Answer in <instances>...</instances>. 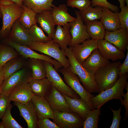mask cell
Listing matches in <instances>:
<instances>
[{"label": "cell", "mask_w": 128, "mask_h": 128, "mask_svg": "<svg viewBox=\"0 0 128 128\" xmlns=\"http://www.w3.org/2000/svg\"><path fill=\"white\" fill-rule=\"evenodd\" d=\"M121 64L119 60L110 63L101 68L94 74L97 92L100 93L113 86L119 77L120 67Z\"/></svg>", "instance_id": "cell-1"}, {"label": "cell", "mask_w": 128, "mask_h": 128, "mask_svg": "<svg viewBox=\"0 0 128 128\" xmlns=\"http://www.w3.org/2000/svg\"><path fill=\"white\" fill-rule=\"evenodd\" d=\"M128 73L119 77L115 84L91 99L94 109L101 108L108 101L113 99H122L124 90L128 84Z\"/></svg>", "instance_id": "cell-2"}, {"label": "cell", "mask_w": 128, "mask_h": 128, "mask_svg": "<svg viewBox=\"0 0 128 128\" xmlns=\"http://www.w3.org/2000/svg\"><path fill=\"white\" fill-rule=\"evenodd\" d=\"M65 53L69 62V69L78 77L85 89L90 93L97 92L94 74L88 72L77 61L70 47L67 48Z\"/></svg>", "instance_id": "cell-3"}, {"label": "cell", "mask_w": 128, "mask_h": 128, "mask_svg": "<svg viewBox=\"0 0 128 128\" xmlns=\"http://www.w3.org/2000/svg\"><path fill=\"white\" fill-rule=\"evenodd\" d=\"M2 16V24L0 29V40L8 37L11 27L15 22L20 16L23 8L14 3L8 5H0Z\"/></svg>", "instance_id": "cell-4"}, {"label": "cell", "mask_w": 128, "mask_h": 128, "mask_svg": "<svg viewBox=\"0 0 128 128\" xmlns=\"http://www.w3.org/2000/svg\"><path fill=\"white\" fill-rule=\"evenodd\" d=\"M29 47L34 50L52 57L59 62L64 68L70 67L69 60L66 57L65 52L61 49L59 44L52 40L46 43L32 42Z\"/></svg>", "instance_id": "cell-5"}, {"label": "cell", "mask_w": 128, "mask_h": 128, "mask_svg": "<svg viewBox=\"0 0 128 128\" xmlns=\"http://www.w3.org/2000/svg\"><path fill=\"white\" fill-rule=\"evenodd\" d=\"M63 76L64 80L67 84L77 93L80 98L84 101L91 110L94 109L91 99L95 96L88 92L81 85L78 77L72 72L69 68H61L59 70Z\"/></svg>", "instance_id": "cell-6"}, {"label": "cell", "mask_w": 128, "mask_h": 128, "mask_svg": "<svg viewBox=\"0 0 128 128\" xmlns=\"http://www.w3.org/2000/svg\"><path fill=\"white\" fill-rule=\"evenodd\" d=\"M44 63L46 71V77L52 86L62 94L72 98H80L78 95L65 83L53 64L44 61Z\"/></svg>", "instance_id": "cell-7"}, {"label": "cell", "mask_w": 128, "mask_h": 128, "mask_svg": "<svg viewBox=\"0 0 128 128\" xmlns=\"http://www.w3.org/2000/svg\"><path fill=\"white\" fill-rule=\"evenodd\" d=\"M2 42L7 44L14 48L20 55L25 59H35L42 60L51 63L55 69L58 72L62 67L61 64L55 59L46 55L38 53L27 46L19 45L11 41L7 38L1 41Z\"/></svg>", "instance_id": "cell-8"}, {"label": "cell", "mask_w": 128, "mask_h": 128, "mask_svg": "<svg viewBox=\"0 0 128 128\" xmlns=\"http://www.w3.org/2000/svg\"><path fill=\"white\" fill-rule=\"evenodd\" d=\"M32 78L31 72L26 66L24 67L4 81L0 88V95L8 96L13 89L22 84L28 82Z\"/></svg>", "instance_id": "cell-9"}, {"label": "cell", "mask_w": 128, "mask_h": 128, "mask_svg": "<svg viewBox=\"0 0 128 128\" xmlns=\"http://www.w3.org/2000/svg\"><path fill=\"white\" fill-rule=\"evenodd\" d=\"M53 122L60 128H80L84 121L78 114L73 112H54Z\"/></svg>", "instance_id": "cell-10"}, {"label": "cell", "mask_w": 128, "mask_h": 128, "mask_svg": "<svg viewBox=\"0 0 128 128\" xmlns=\"http://www.w3.org/2000/svg\"><path fill=\"white\" fill-rule=\"evenodd\" d=\"M76 20L73 22L70 23L71 27L69 32L72 39L69 46L70 47L82 43L86 40L90 39L85 24H84L80 14L79 11L75 12Z\"/></svg>", "instance_id": "cell-11"}, {"label": "cell", "mask_w": 128, "mask_h": 128, "mask_svg": "<svg viewBox=\"0 0 128 128\" xmlns=\"http://www.w3.org/2000/svg\"><path fill=\"white\" fill-rule=\"evenodd\" d=\"M97 48L100 54L106 59L114 62L122 59L126 56L124 51L104 39L97 40Z\"/></svg>", "instance_id": "cell-12"}, {"label": "cell", "mask_w": 128, "mask_h": 128, "mask_svg": "<svg viewBox=\"0 0 128 128\" xmlns=\"http://www.w3.org/2000/svg\"><path fill=\"white\" fill-rule=\"evenodd\" d=\"M44 97L54 112H73L69 108L64 97L54 87L52 86Z\"/></svg>", "instance_id": "cell-13"}, {"label": "cell", "mask_w": 128, "mask_h": 128, "mask_svg": "<svg viewBox=\"0 0 128 128\" xmlns=\"http://www.w3.org/2000/svg\"><path fill=\"white\" fill-rule=\"evenodd\" d=\"M7 38L15 43L28 47L33 42L28 30L22 26L18 19L13 24Z\"/></svg>", "instance_id": "cell-14"}, {"label": "cell", "mask_w": 128, "mask_h": 128, "mask_svg": "<svg viewBox=\"0 0 128 128\" xmlns=\"http://www.w3.org/2000/svg\"><path fill=\"white\" fill-rule=\"evenodd\" d=\"M82 43L70 48L76 59L82 65L93 51L97 48V40L90 39Z\"/></svg>", "instance_id": "cell-15"}, {"label": "cell", "mask_w": 128, "mask_h": 128, "mask_svg": "<svg viewBox=\"0 0 128 128\" xmlns=\"http://www.w3.org/2000/svg\"><path fill=\"white\" fill-rule=\"evenodd\" d=\"M104 39L124 52L128 47V30L121 28L113 31H106Z\"/></svg>", "instance_id": "cell-16"}, {"label": "cell", "mask_w": 128, "mask_h": 128, "mask_svg": "<svg viewBox=\"0 0 128 128\" xmlns=\"http://www.w3.org/2000/svg\"><path fill=\"white\" fill-rule=\"evenodd\" d=\"M34 95L28 82L14 88L9 93L8 97L11 101H16L24 104L31 101Z\"/></svg>", "instance_id": "cell-17"}, {"label": "cell", "mask_w": 128, "mask_h": 128, "mask_svg": "<svg viewBox=\"0 0 128 128\" xmlns=\"http://www.w3.org/2000/svg\"><path fill=\"white\" fill-rule=\"evenodd\" d=\"M110 63L109 60L106 59L101 56L97 48L93 51L82 65L88 72L94 74L100 68Z\"/></svg>", "instance_id": "cell-18"}, {"label": "cell", "mask_w": 128, "mask_h": 128, "mask_svg": "<svg viewBox=\"0 0 128 128\" xmlns=\"http://www.w3.org/2000/svg\"><path fill=\"white\" fill-rule=\"evenodd\" d=\"M14 104L18 109L20 115L25 120L28 128H38V118L31 101L23 104L16 101H14Z\"/></svg>", "instance_id": "cell-19"}, {"label": "cell", "mask_w": 128, "mask_h": 128, "mask_svg": "<svg viewBox=\"0 0 128 128\" xmlns=\"http://www.w3.org/2000/svg\"><path fill=\"white\" fill-rule=\"evenodd\" d=\"M31 101L38 119L47 118L53 119L54 112L44 97L34 95Z\"/></svg>", "instance_id": "cell-20"}, {"label": "cell", "mask_w": 128, "mask_h": 128, "mask_svg": "<svg viewBox=\"0 0 128 128\" xmlns=\"http://www.w3.org/2000/svg\"><path fill=\"white\" fill-rule=\"evenodd\" d=\"M36 19L37 23L39 24L42 29L52 39L55 31V25L51 10H44L37 14Z\"/></svg>", "instance_id": "cell-21"}, {"label": "cell", "mask_w": 128, "mask_h": 128, "mask_svg": "<svg viewBox=\"0 0 128 128\" xmlns=\"http://www.w3.org/2000/svg\"><path fill=\"white\" fill-rule=\"evenodd\" d=\"M70 23L63 26L57 25L52 40L58 43L61 50L65 52L71 42L72 37L69 32Z\"/></svg>", "instance_id": "cell-22"}, {"label": "cell", "mask_w": 128, "mask_h": 128, "mask_svg": "<svg viewBox=\"0 0 128 128\" xmlns=\"http://www.w3.org/2000/svg\"><path fill=\"white\" fill-rule=\"evenodd\" d=\"M118 12H113L109 9L102 7L100 21L106 31L112 32L121 28Z\"/></svg>", "instance_id": "cell-23"}, {"label": "cell", "mask_w": 128, "mask_h": 128, "mask_svg": "<svg viewBox=\"0 0 128 128\" xmlns=\"http://www.w3.org/2000/svg\"><path fill=\"white\" fill-rule=\"evenodd\" d=\"M68 8L64 4L55 6L51 10L55 23V25L63 26L69 23L73 22L76 18L71 15L68 12Z\"/></svg>", "instance_id": "cell-24"}, {"label": "cell", "mask_w": 128, "mask_h": 128, "mask_svg": "<svg viewBox=\"0 0 128 128\" xmlns=\"http://www.w3.org/2000/svg\"><path fill=\"white\" fill-rule=\"evenodd\" d=\"M62 95L71 111L78 114L85 120L91 110L86 102L81 98H72L65 94Z\"/></svg>", "instance_id": "cell-25"}, {"label": "cell", "mask_w": 128, "mask_h": 128, "mask_svg": "<svg viewBox=\"0 0 128 128\" xmlns=\"http://www.w3.org/2000/svg\"><path fill=\"white\" fill-rule=\"evenodd\" d=\"M20 56L9 60L2 66L4 72V80L26 66L27 62L23 57Z\"/></svg>", "instance_id": "cell-26"}, {"label": "cell", "mask_w": 128, "mask_h": 128, "mask_svg": "<svg viewBox=\"0 0 128 128\" xmlns=\"http://www.w3.org/2000/svg\"><path fill=\"white\" fill-rule=\"evenodd\" d=\"M28 83L34 95L44 97L50 90L52 85L47 78L36 79L32 78Z\"/></svg>", "instance_id": "cell-27"}, {"label": "cell", "mask_w": 128, "mask_h": 128, "mask_svg": "<svg viewBox=\"0 0 128 128\" xmlns=\"http://www.w3.org/2000/svg\"><path fill=\"white\" fill-rule=\"evenodd\" d=\"M85 24L90 38L97 40L104 38L106 31L100 21L96 20L87 22Z\"/></svg>", "instance_id": "cell-28"}, {"label": "cell", "mask_w": 128, "mask_h": 128, "mask_svg": "<svg viewBox=\"0 0 128 128\" xmlns=\"http://www.w3.org/2000/svg\"><path fill=\"white\" fill-rule=\"evenodd\" d=\"M27 64L31 70L32 78L40 79L46 77V71L44 61L37 59H29Z\"/></svg>", "instance_id": "cell-29"}, {"label": "cell", "mask_w": 128, "mask_h": 128, "mask_svg": "<svg viewBox=\"0 0 128 128\" xmlns=\"http://www.w3.org/2000/svg\"><path fill=\"white\" fill-rule=\"evenodd\" d=\"M54 0H23V5L29 8L35 13H39L46 10H51L55 6Z\"/></svg>", "instance_id": "cell-30"}, {"label": "cell", "mask_w": 128, "mask_h": 128, "mask_svg": "<svg viewBox=\"0 0 128 128\" xmlns=\"http://www.w3.org/2000/svg\"><path fill=\"white\" fill-rule=\"evenodd\" d=\"M23 11L18 19L24 27L28 30L34 24L37 23V13L29 8L23 5Z\"/></svg>", "instance_id": "cell-31"}, {"label": "cell", "mask_w": 128, "mask_h": 128, "mask_svg": "<svg viewBox=\"0 0 128 128\" xmlns=\"http://www.w3.org/2000/svg\"><path fill=\"white\" fill-rule=\"evenodd\" d=\"M20 56L13 47L0 42V66H2L9 60Z\"/></svg>", "instance_id": "cell-32"}, {"label": "cell", "mask_w": 128, "mask_h": 128, "mask_svg": "<svg viewBox=\"0 0 128 128\" xmlns=\"http://www.w3.org/2000/svg\"><path fill=\"white\" fill-rule=\"evenodd\" d=\"M102 11V7L97 6L93 8L90 5L85 10L79 11V12L82 20L85 23L100 19Z\"/></svg>", "instance_id": "cell-33"}, {"label": "cell", "mask_w": 128, "mask_h": 128, "mask_svg": "<svg viewBox=\"0 0 128 128\" xmlns=\"http://www.w3.org/2000/svg\"><path fill=\"white\" fill-rule=\"evenodd\" d=\"M28 31L33 42L46 43L52 40L44 34L43 30L37 26V23L33 24L28 29Z\"/></svg>", "instance_id": "cell-34"}, {"label": "cell", "mask_w": 128, "mask_h": 128, "mask_svg": "<svg viewBox=\"0 0 128 128\" xmlns=\"http://www.w3.org/2000/svg\"><path fill=\"white\" fill-rule=\"evenodd\" d=\"M101 108L90 110L85 120L83 127V128H97L99 117L101 114Z\"/></svg>", "instance_id": "cell-35"}, {"label": "cell", "mask_w": 128, "mask_h": 128, "mask_svg": "<svg viewBox=\"0 0 128 128\" xmlns=\"http://www.w3.org/2000/svg\"><path fill=\"white\" fill-rule=\"evenodd\" d=\"M12 107V105L10 104L1 119L5 128H23L13 117L11 113V110Z\"/></svg>", "instance_id": "cell-36"}, {"label": "cell", "mask_w": 128, "mask_h": 128, "mask_svg": "<svg viewBox=\"0 0 128 128\" xmlns=\"http://www.w3.org/2000/svg\"><path fill=\"white\" fill-rule=\"evenodd\" d=\"M67 3V6L77 8L81 11L86 9L91 4L90 0H68Z\"/></svg>", "instance_id": "cell-37"}, {"label": "cell", "mask_w": 128, "mask_h": 128, "mask_svg": "<svg viewBox=\"0 0 128 128\" xmlns=\"http://www.w3.org/2000/svg\"><path fill=\"white\" fill-rule=\"evenodd\" d=\"M91 5L92 7L97 6L105 7L114 12H119L118 7L110 4L107 0H92L91 1Z\"/></svg>", "instance_id": "cell-38"}, {"label": "cell", "mask_w": 128, "mask_h": 128, "mask_svg": "<svg viewBox=\"0 0 128 128\" xmlns=\"http://www.w3.org/2000/svg\"><path fill=\"white\" fill-rule=\"evenodd\" d=\"M121 9V11L118 13V15L121 27L128 30V5Z\"/></svg>", "instance_id": "cell-39"}, {"label": "cell", "mask_w": 128, "mask_h": 128, "mask_svg": "<svg viewBox=\"0 0 128 128\" xmlns=\"http://www.w3.org/2000/svg\"><path fill=\"white\" fill-rule=\"evenodd\" d=\"M108 107L111 110L113 114L112 122L110 128H119L122 117L120 114L122 110L121 106H120L119 109L117 110H114L110 107Z\"/></svg>", "instance_id": "cell-40"}, {"label": "cell", "mask_w": 128, "mask_h": 128, "mask_svg": "<svg viewBox=\"0 0 128 128\" xmlns=\"http://www.w3.org/2000/svg\"><path fill=\"white\" fill-rule=\"evenodd\" d=\"M11 101L8 96H1L0 97V120L4 116Z\"/></svg>", "instance_id": "cell-41"}, {"label": "cell", "mask_w": 128, "mask_h": 128, "mask_svg": "<svg viewBox=\"0 0 128 128\" xmlns=\"http://www.w3.org/2000/svg\"><path fill=\"white\" fill-rule=\"evenodd\" d=\"M37 124L38 127L39 128H60L55 123L51 121L49 118L39 119Z\"/></svg>", "instance_id": "cell-42"}, {"label": "cell", "mask_w": 128, "mask_h": 128, "mask_svg": "<svg viewBox=\"0 0 128 128\" xmlns=\"http://www.w3.org/2000/svg\"><path fill=\"white\" fill-rule=\"evenodd\" d=\"M125 89L126 90V93H124L123 97L124 98V100L122 99L120 100V104L125 107V111L123 119L124 120H126L128 119V84L126 86Z\"/></svg>", "instance_id": "cell-43"}, {"label": "cell", "mask_w": 128, "mask_h": 128, "mask_svg": "<svg viewBox=\"0 0 128 128\" xmlns=\"http://www.w3.org/2000/svg\"><path fill=\"white\" fill-rule=\"evenodd\" d=\"M127 53L124 62L121 64L120 67L119 76L128 73V47L127 49Z\"/></svg>", "instance_id": "cell-44"}, {"label": "cell", "mask_w": 128, "mask_h": 128, "mask_svg": "<svg viewBox=\"0 0 128 128\" xmlns=\"http://www.w3.org/2000/svg\"><path fill=\"white\" fill-rule=\"evenodd\" d=\"M4 72L2 66H0V88L4 81Z\"/></svg>", "instance_id": "cell-45"}, {"label": "cell", "mask_w": 128, "mask_h": 128, "mask_svg": "<svg viewBox=\"0 0 128 128\" xmlns=\"http://www.w3.org/2000/svg\"><path fill=\"white\" fill-rule=\"evenodd\" d=\"M19 5L22 6L23 0H9Z\"/></svg>", "instance_id": "cell-46"}, {"label": "cell", "mask_w": 128, "mask_h": 128, "mask_svg": "<svg viewBox=\"0 0 128 128\" xmlns=\"http://www.w3.org/2000/svg\"><path fill=\"white\" fill-rule=\"evenodd\" d=\"M120 4V7L121 8L125 6L124 0H118Z\"/></svg>", "instance_id": "cell-47"}, {"label": "cell", "mask_w": 128, "mask_h": 128, "mask_svg": "<svg viewBox=\"0 0 128 128\" xmlns=\"http://www.w3.org/2000/svg\"><path fill=\"white\" fill-rule=\"evenodd\" d=\"M0 128H5V125L2 121L0 122Z\"/></svg>", "instance_id": "cell-48"}, {"label": "cell", "mask_w": 128, "mask_h": 128, "mask_svg": "<svg viewBox=\"0 0 128 128\" xmlns=\"http://www.w3.org/2000/svg\"><path fill=\"white\" fill-rule=\"evenodd\" d=\"M124 3H126L127 5H128V0H124Z\"/></svg>", "instance_id": "cell-49"}, {"label": "cell", "mask_w": 128, "mask_h": 128, "mask_svg": "<svg viewBox=\"0 0 128 128\" xmlns=\"http://www.w3.org/2000/svg\"><path fill=\"white\" fill-rule=\"evenodd\" d=\"M2 18V16L1 10L0 8V18Z\"/></svg>", "instance_id": "cell-50"}, {"label": "cell", "mask_w": 128, "mask_h": 128, "mask_svg": "<svg viewBox=\"0 0 128 128\" xmlns=\"http://www.w3.org/2000/svg\"><path fill=\"white\" fill-rule=\"evenodd\" d=\"M0 96H1L0 95Z\"/></svg>", "instance_id": "cell-51"}]
</instances>
